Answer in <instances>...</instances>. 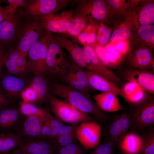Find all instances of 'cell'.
I'll return each mask as SVG.
<instances>
[{"instance_id": "1", "label": "cell", "mask_w": 154, "mask_h": 154, "mask_svg": "<svg viewBox=\"0 0 154 154\" xmlns=\"http://www.w3.org/2000/svg\"><path fill=\"white\" fill-rule=\"evenodd\" d=\"M52 95L58 97L78 110L101 121L108 118L107 114L98 106L90 94H85L74 90L65 84L55 82L50 87Z\"/></svg>"}, {"instance_id": "2", "label": "cell", "mask_w": 154, "mask_h": 154, "mask_svg": "<svg viewBox=\"0 0 154 154\" xmlns=\"http://www.w3.org/2000/svg\"><path fill=\"white\" fill-rule=\"evenodd\" d=\"M44 31L38 18L23 16L17 31L16 48L21 55L26 57L30 48Z\"/></svg>"}, {"instance_id": "3", "label": "cell", "mask_w": 154, "mask_h": 154, "mask_svg": "<svg viewBox=\"0 0 154 154\" xmlns=\"http://www.w3.org/2000/svg\"><path fill=\"white\" fill-rule=\"evenodd\" d=\"M52 33L45 30L31 47L26 56V68L35 76L44 77L46 74V59Z\"/></svg>"}, {"instance_id": "4", "label": "cell", "mask_w": 154, "mask_h": 154, "mask_svg": "<svg viewBox=\"0 0 154 154\" xmlns=\"http://www.w3.org/2000/svg\"><path fill=\"white\" fill-rule=\"evenodd\" d=\"M48 97L51 112L54 117L61 121L75 124L92 121L94 118L55 96L51 95Z\"/></svg>"}, {"instance_id": "5", "label": "cell", "mask_w": 154, "mask_h": 154, "mask_svg": "<svg viewBox=\"0 0 154 154\" xmlns=\"http://www.w3.org/2000/svg\"><path fill=\"white\" fill-rule=\"evenodd\" d=\"M52 36L46 59V73L60 77L72 64L69 56Z\"/></svg>"}, {"instance_id": "6", "label": "cell", "mask_w": 154, "mask_h": 154, "mask_svg": "<svg viewBox=\"0 0 154 154\" xmlns=\"http://www.w3.org/2000/svg\"><path fill=\"white\" fill-rule=\"evenodd\" d=\"M72 0H27L22 9L23 16L31 18H38L63 9L70 3Z\"/></svg>"}, {"instance_id": "7", "label": "cell", "mask_w": 154, "mask_h": 154, "mask_svg": "<svg viewBox=\"0 0 154 154\" xmlns=\"http://www.w3.org/2000/svg\"><path fill=\"white\" fill-rule=\"evenodd\" d=\"M23 16L22 9L18 8L12 18L7 17L0 22V44L6 51L16 48L17 31Z\"/></svg>"}, {"instance_id": "8", "label": "cell", "mask_w": 154, "mask_h": 154, "mask_svg": "<svg viewBox=\"0 0 154 154\" xmlns=\"http://www.w3.org/2000/svg\"><path fill=\"white\" fill-rule=\"evenodd\" d=\"M52 33L54 40L68 52L73 63L81 68L86 69L90 63V58L83 48L70 40L68 36L64 33Z\"/></svg>"}, {"instance_id": "9", "label": "cell", "mask_w": 154, "mask_h": 154, "mask_svg": "<svg viewBox=\"0 0 154 154\" xmlns=\"http://www.w3.org/2000/svg\"><path fill=\"white\" fill-rule=\"evenodd\" d=\"M133 108L129 114L131 126L141 131L154 123V100L152 98Z\"/></svg>"}, {"instance_id": "10", "label": "cell", "mask_w": 154, "mask_h": 154, "mask_svg": "<svg viewBox=\"0 0 154 154\" xmlns=\"http://www.w3.org/2000/svg\"><path fill=\"white\" fill-rule=\"evenodd\" d=\"M101 132V127L96 122H84L76 128L75 135L83 147L88 150L99 145Z\"/></svg>"}, {"instance_id": "11", "label": "cell", "mask_w": 154, "mask_h": 154, "mask_svg": "<svg viewBox=\"0 0 154 154\" xmlns=\"http://www.w3.org/2000/svg\"><path fill=\"white\" fill-rule=\"evenodd\" d=\"M45 115H22L16 126L15 133L23 140L37 139L40 133Z\"/></svg>"}, {"instance_id": "12", "label": "cell", "mask_w": 154, "mask_h": 154, "mask_svg": "<svg viewBox=\"0 0 154 154\" xmlns=\"http://www.w3.org/2000/svg\"><path fill=\"white\" fill-rule=\"evenodd\" d=\"M73 11L88 16L98 21H105L108 13L106 2L102 0H76Z\"/></svg>"}, {"instance_id": "13", "label": "cell", "mask_w": 154, "mask_h": 154, "mask_svg": "<svg viewBox=\"0 0 154 154\" xmlns=\"http://www.w3.org/2000/svg\"><path fill=\"white\" fill-rule=\"evenodd\" d=\"M73 13V10H69L38 18L42 27L46 31L52 33H64L72 19Z\"/></svg>"}, {"instance_id": "14", "label": "cell", "mask_w": 154, "mask_h": 154, "mask_svg": "<svg viewBox=\"0 0 154 154\" xmlns=\"http://www.w3.org/2000/svg\"><path fill=\"white\" fill-rule=\"evenodd\" d=\"M123 77L128 82L134 83L145 91L151 94H154V74L146 69L130 68L125 70Z\"/></svg>"}, {"instance_id": "15", "label": "cell", "mask_w": 154, "mask_h": 154, "mask_svg": "<svg viewBox=\"0 0 154 154\" xmlns=\"http://www.w3.org/2000/svg\"><path fill=\"white\" fill-rule=\"evenodd\" d=\"M23 144L16 148L26 154H55L57 145L53 139L23 140Z\"/></svg>"}, {"instance_id": "16", "label": "cell", "mask_w": 154, "mask_h": 154, "mask_svg": "<svg viewBox=\"0 0 154 154\" xmlns=\"http://www.w3.org/2000/svg\"><path fill=\"white\" fill-rule=\"evenodd\" d=\"M89 84L94 90L102 92H110L123 98L121 88L116 84L98 73L88 69H84Z\"/></svg>"}, {"instance_id": "17", "label": "cell", "mask_w": 154, "mask_h": 154, "mask_svg": "<svg viewBox=\"0 0 154 154\" xmlns=\"http://www.w3.org/2000/svg\"><path fill=\"white\" fill-rule=\"evenodd\" d=\"M19 107L11 102L0 109V132L14 133L16 126L22 116Z\"/></svg>"}, {"instance_id": "18", "label": "cell", "mask_w": 154, "mask_h": 154, "mask_svg": "<svg viewBox=\"0 0 154 154\" xmlns=\"http://www.w3.org/2000/svg\"><path fill=\"white\" fill-rule=\"evenodd\" d=\"M25 85L22 79L15 76L7 75L0 78V91L12 102L20 95Z\"/></svg>"}, {"instance_id": "19", "label": "cell", "mask_w": 154, "mask_h": 154, "mask_svg": "<svg viewBox=\"0 0 154 154\" xmlns=\"http://www.w3.org/2000/svg\"><path fill=\"white\" fill-rule=\"evenodd\" d=\"M131 126L129 114H120L108 126L107 131L108 139L114 143L119 142Z\"/></svg>"}, {"instance_id": "20", "label": "cell", "mask_w": 154, "mask_h": 154, "mask_svg": "<svg viewBox=\"0 0 154 154\" xmlns=\"http://www.w3.org/2000/svg\"><path fill=\"white\" fill-rule=\"evenodd\" d=\"M83 48L88 53L90 58V63L86 69L97 72L116 84L119 82L120 79L119 77L102 62L92 46H85Z\"/></svg>"}, {"instance_id": "21", "label": "cell", "mask_w": 154, "mask_h": 154, "mask_svg": "<svg viewBox=\"0 0 154 154\" xmlns=\"http://www.w3.org/2000/svg\"><path fill=\"white\" fill-rule=\"evenodd\" d=\"M123 98L133 107L139 105L152 97L136 84L127 82L121 88Z\"/></svg>"}, {"instance_id": "22", "label": "cell", "mask_w": 154, "mask_h": 154, "mask_svg": "<svg viewBox=\"0 0 154 154\" xmlns=\"http://www.w3.org/2000/svg\"><path fill=\"white\" fill-rule=\"evenodd\" d=\"M119 148L123 154H139L142 148L143 138L133 132L126 133L120 140Z\"/></svg>"}, {"instance_id": "23", "label": "cell", "mask_w": 154, "mask_h": 154, "mask_svg": "<svg viewBox=\"0 0 154 154\" xmlns=\"http://www.w3.org/2000/svg\"><path fill=\"white\" fill-rule=\"evenodd\" d=\"M114 94L102 92L92 96L98 108L105 112H113L122 110L118 99Z\"/></svg>"}, {"instance_id": "24", "label": "cell", "mask_w": 154, "mask_h": 154, "mask_svg": "<svg viewBox=\"0 0 154 154\" xmlns=\"http://www.w3.org/2000/svg\"><path fill=\"white\" fill-rule=\"evenodd\" d=\"M63 125L60 121L47 110L41 130L37 139H53L55 138Z\"/></svg>"}, {"instance_id": "25", "label": "cell", "mask_w": 154, "mask_h": 154, "mask_svg": "<svg viewBox=\"0 0 154 154\" xmlns=\"http://www.w3.org/2000/svg\"><path fill=\"white\" fill-rule=\"evenodd\" d=\"M151 49L146 47H141L136 49L129 56L128 62L130 68L146 69L152 60Z\"/></svg>"}, {"instance_id": "26", "label": "cell", "mask_w": 154, "mask_h": 154, "mask_svg": "<svg viewBox=\"0 0 154 154\" xmlns=\"http://www.w3.org/2000/svg\"><path fill=\"white\" fill-rule=\"evenodd\" d=\"M92 20L88 16L73 11L72 19L64 34L76 38Z\"/></svg>"}, {"instance_id": "27", "label": "cell", "mask_w": 154, "mask_h": 154, "mask_svg": "<svg viewBox=\"0 0 154 154\" xmlns=\"http://www.w3.org/2000/svg\"><path fill=\"white\" fill-rule=\"evenodd\" d=\"M23 142V139L17 134L0 132V154H7Z\"/></svg>"}, {"instance_id": "28", "label": "cell", "mask_w": 154, "mask_h": 154, "mask_svg": "<svg viewBox=\"0 0 154 154\" xmlns=\"http://www.w3.org/2000/svg\"><path fill=\"white\" fill-rule=\"evenodd\" d=\"M99 25L92 20L75 39V41L84 46H93L95 44L96 32Z\"/></svg>"}, {"instance_id": "29", "label": "cell", "mask_w": 154, "mask_h": 154, "mask_svg": "<svg viewBox=\"0 0 154 154\" xmlns=\"http://www.w3.org/2000/svg\"><path fill=\"white\" fill-rule=\"evenodd\" d=\"M35 76L32 80L30 86L37 94V103H40L49 97L50 87L45 78Z\"/></svg>"}, {"instance_id": "30", "label": "cell", "mask_w": 154, "mask_h": 154, "mask_svg": "<svg viewBox=\"0 0 154 154\" xmlns=\"http://www.w3.org/2000/svg\"><path fill=\"white\" fill-rule=\"evenodd\" d=\"M139 21L141 25L151 24L154 22L153 3H148L142 7L139 13Z\"/></svg>"}, {"instance_id": "31", "label": "cell", "mask_w": 154, "mask_h": 154, "mask_svg": "<svg viewBox=\"0 0 154 154\" xmlns=\"http://www.w3.org/2000/svg\"><path fill=\"white\" fill-rule=\"evenodd\" d=\"M60 77L64 82L63 84L74 90L89 94V91L77 81L69 68Z\"/></svg>"}, {"instance_id": "32", "label": "cell", "mask_w": 154, "mask_h": 154, "mask_svg": "<svg viewBox=\"0 0 154 154\" xmlns=\"http://www.w3.org/2000/svg\"><path fill=\"white\" fill-rule=\"evenodd\" d=\"M19 109L21 114L24 116H44L47 110L36 106L33 103L22 101L20 103Z\"/></svg>"}, {"instance_id": "33", "label": "cell", "mask_w": 154, "mask_h": 154, "mask_svg": "<svg viewBox=\"0 0 154 154\" xmlns=\"http://www.w3.org/2000/svg\"><path fill=\"white\" fill-rule=\"evenodd\" d=\"M20 54L16 48L11 49L6 52L4 65L10 73L15 74L20 72L17 69L15 63L16 59Z\"/></svg>"}, {"instance_id": "34", "label": "cell", "mask_w": 154, "mask_h": 154, "mask_svg": "<svg viewBox=\"0 0 154 154\" xmlns=\"http://www.w3.org/2000/svg\"><path fill=\"white\" fill-rule=\"evenodd\" d=\"M77 81L87 89L90 92H93L94 90L90 86L84 69L73 63L69 68Z\"/></svg>"}, {"instance_id": "35", "label": "cell", "mask_w": 154, "mask_h": 154, "mask_svg": "<svg viewBox=\"0 0 154 154\" xmlns=\"http://www.w3.org/2000/svg\"><path fill=\"white\" fill-rule=\"evenodd\" d=\"M137 35L141 39L154 44V25L152 24L141 25L139 28Z\"/></svg>"}, {"instance_id": "36", "label": "cell", "mask_w": 154, "mask_h": 154, "mask_svg": "<svg viewBox=\"0 0 154 154\" xmlns=\"http://www.w3.org/2000/svg\"><path fill=\"white\" fill-rule=\"evenodd\" d=\"M144 139L142 148L139 154H154V131L152 129Z\"/></svg>"}, {"instance_id": "37", "label": "cell", "mask_w": 154, "mask_h": 154, "mask_svg": "<svg viewBox=\"0 0 154 154\" xmlns=\"http://www.w3.org/2000/svg\"><path fill=\"white\" fill-rule=\"evenodd\" d=\"M85 154L84 150L76 144L72 143L57 149L55 154Z\"/></svg>"}, {"instance_id": "38", "label": "cell", "mask_w": 154, "mask_h": 154, "mask_svg": "<svg viewBox=\"0 0 154 154\" xmlns=\"http://www.w3.org/2000/svg\"><path fill=\"white\" fill-rule=\"evenodd\" d=\"M114 143L108 139V141L97 146L90 154H114Z\"/></svg>"}, {"instance_id": "39", "label": "cell", "mask_w": 154, "mask_h": 154, "mask_svg": "<svg viewBox=\"0 0 154 154\" xmlns=\"http://www.w3.org/2000/svg\"><path fill=\"white\" fill-rule=\"evenodd\" d=\"M20 95L23 101L33 104L37 102V94L30 85L25 88L21 92Z\"/></svg>"}, {"instance_id": "40", "label": "cell", "mask_w": 154, "mask_h": 154, "mask_svg": "<svg viewBox=\"0 0 154 154\" xmlns=\"http://www.w3.org/2000/svg\"><path fill=\"white\" fill-rule=\"evenodd\" d=\"M131 34L130 30L127 27L116 29L112 33L110 40L112 42L117 40H124L129 37Z\"/></svg>"}, {"instance_id": "41", "label": "cell", "mask_w": 154, "mask_h": 154, "mask_svg": "<svg viewBox=\"0 0 154 154\" xmlns=\"http://www.w3.org/2000/svg\"><path fill=\"white\" fill-rule=\"evenodd\" d=\"M75 130L69 134L60 136L56 138V149L72 143L75 135Z\"/></svg>"}, {"instance_id": "42", "label": "cell", "mask_w": 154, "mask_h": 154, "mask_svg": "<svg viewBox=\"0 0 154 154\" xmlns=\"http://www.w3.org/2000/svg\"><path fill=\"white\" fill-rule=\"evenodd\" d=\"M111 34V31L108 29L101 34H97L95 44H96L97 45H95L102 47L103 46L105 45L107 43L110 38Z\"/></svg>"}, {"instance_id": "43", "label": "cell", "mask_w": 154, "mask_h": 154, "mask_svg": "<svg viewBox=\"0 0 154 154\" xmlns=\"http://www.w3.org/2000/svg\"><path fill=\"white\" fill-rule=\"evenodd\" d=\"M15 65L20 72L24 71L26 68V57L21 54L16 59Z\"/></svg>"}, {"instance_id": "44", "label": "cell", "mask_w": 154, "mask_h": 154, "mask_svg": "<svg viewBox=\"0 0 154 154\" xmlns=\"http://www.w3.org/2000/svg\"><path fill=\"white\" fill-rule=\"evenodd\" d=\"M74 125H63L60 129L55 138L64 135L69 134L75 131L76 129Z\"/></svg>"}, {"instance_id": "45", "label": "cell", "mask_w": 154, "mask_h": 154, "mask_svg": "<svg viewBox=\"0 0 154 154\" xmlns=\"http://www.w3.org/2000/svg\"><path fill=\"white\" fill-rule=\"evenodd\" d=\"M114 48L122 55L125 53L127 50V46L125 42L121 40H119L114 45Z\"/></svg>"}, {"instance_id": "46", "label": "cell", "mask_w": 154, "mask_h": 154, "mask_svg": "<svg viewBox=\"0 0 154 154\" xmlns=\"http://www.w3.org/2000/svg\"><path fill=\"white\" fill-rule=\"evenodd\" d=\"M9 11V5L5 6H0V22L6 19Z\"/></svg>"}, {"instance_id": "47", "label": "cell", "mask_w": 154, "mask_h": 154, "mask_svg": "<svg viewBox=\"0 0 154 154\" xmlns=\"http://www.w3.org/2000/svg\"><path fill=\"white\" fill-rule=\"evenodd\" d=\"M11 102L0 91V109L8 105Z\"/></svg>"}, {"instance_id": "48", "label": "cell", "mask_w": 154, "mask_h": 154, "mask_svg": "<svg viewBox=\"0 0 154 154\" xmlns=\"http://www.w3.org/2000/svg\"><path fill=\"white\" fill-rule=\"evenodd\" d=\"M6 52L4 48L0 44V59L4 56Z\"/></svg>"}, {"instance_id": "49", "label": "cell", "mask_w": 154, "mask_h": 154, "mask_svg": "<svg viewBox=\"0 0 154 154\" xmlns=\"http://www.w3.org/2000/svg\"><path fill=\"white\" fill-rule=\"evenodd\" d=\"M7 154H25L23 152L15 149L10 151Z\"/></svg>"}, {"instance_id": "50", "label": "cell", "mask_w": 154, "mask_h": 154, "mask_svg": "<svg viewBox=\"0 0 154 154\" xmlns=\"http://www.w3.org/2000/svg\"><path fill=\"white\" fill-rule=\"evenodd\" d=\"M5 54L4 56L1 59H0V76L1 72V70L2 67L4 65V63L5 61Z\"/></svg>"}]
</instances>
